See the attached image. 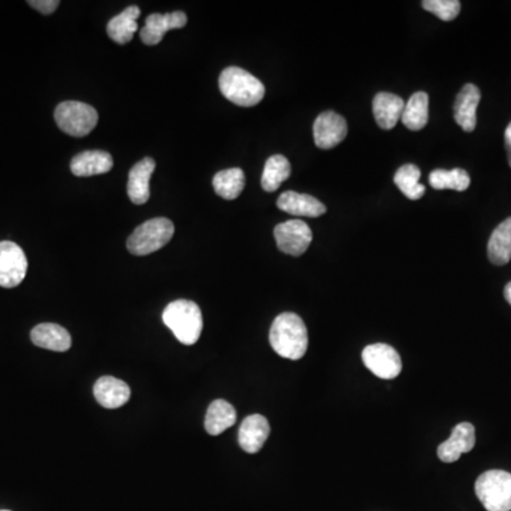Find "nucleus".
Wrapping results in <instances>:
<instances>
[{
    "mask_svg": "<svg viewBox=\"0 0 511 511\" xmlns=\"http://www.w3.org/2000/svg\"><path fill=\"white\" fill-rule=\"evenodd\" d=\"M112 166H114L112 157L105 151L81 152L71 159L70 164L71 172L81 178L107 174L112 171Z\"/></svg>",
    "mask_w": 511,
    "mask_h": 511,
    "instance_id": "19",
    "label": "nucleus"
},
{
    "mask_svg": "<svg viewBox=\"0 0 511 511\" xmlns=\"http://www.w3.org/2000/svg\"><path fill=\"white\" fill-rule=\"evenodd\" d=\"M141 11L139 6H130L122 13L112 17L108 22L107 33L115 43L127 44L134 38L135 31H139V19Z\"/></svg>",
    "mask_w": 511,
    "mask_h": 511,
    "instance_id": "22",
    "label": "nucleus"
},
{
    "mask_svg": "<svg viewBox=\"0 0 511 511\" xmlns=\"http://www.w3.org/2000/svg\"><path fill=\"white\" fill-rule=\"evenodd\" d=\"M223 97L239 107H255L264 97V85L259 78L240 67H228L219 77Z\"/></svg>",
    "mask_w": 511,
    "mask_h": 511,
    "instance_id": "3",
    "label": "nucleus"
},
{
    "mask_svg": "<svg viewBox=\"0 0 511 511\" xmlns=\"http://www.w3.org/2000/svg\"><path fill=\"white\" fill-rule=\"evenodd\" d=\"M480 90L478 85H466L459 91L456 102H454V121L458 122L459 127L466 132L474 131L478 124L479 103H480Z\"/></svg>",
    "mask_w": 511,
    "mask_h": 511,
    "instance_id": "14",
    "label": "nucleus"
},
{
    "mask_svg": "<svg viewBox=\"0 0 511 511\" xmlns=\"http://www.w3.org/2000/svg\"><path fill=\"white\" fill-rule=\"evenodd\" d=\"M235 408L223 399L213 400L212 404L209 405L208 412H206L205 429L209 435L218 436L223 434L226 429H229L236 422Z\"/></svg>",
    "mask_w": 511,
    "mask_h": 511,
    "instance_id": "23",
    "label": "nucleus"
},
{
    "mask_svg": "<svg viewBox=\"0 0 511 511\" xmlns=\"http://www.w3.org/2000/svg\"><path fill=\"white\" fill-rule=\"evenodd\" d=\"M277 208L289 215L300 218H318L327 212L326 205L318 199L306 193L287 191L277 199Z\"/></svg>",
    "mask_w": 511,
    "mask_h": 511,
    "instance_id": "13",
    "label": "nucleus"
},
{
    "mask_svg": "<svg viewBox=\"0 0 511 511\" xmlns=\"http://www.w3.org/2000/svg\"><path fill=\"white\" fill-rule=\"evenodd\" d=\"M505 144L506 151H507L508 164H510L511 166V122L508 124V127L506 128Z\"/></svg>",
    "mask_w": 511,
    "mask_h": 511,
    "instance_id": "31",
    "label": "nucleus"
},
{
    "mask_svg": "<svg viewBox=\"0 0 511 511\" xmlns=\"http://www.w3.org/2000/svg\"><path fill=\"white\" fill-rule=\"evenodd\" d=\"M175 232L174 223L166 218H155L139 226L128 238L127 247L135 256H148L168 245Z\"/></svg>",
    "mask_w": 511,
    "mask_h": 511,
    "instance_id": "4",
    "label": "nucleus"
},
{
    "mask_svg": "<svg viewBox=\"0 0 511 511\" xmlns=\"http://www.w3.org/2000/svg\"><path fill=\"white\" fill-rule=\"evenodd\" d=\"M274 239L282 253L299 257L307 252L313 242V232L306 222L293 219L274 228Z\"/></svg>",
    "mask_w": 511,
    "mask_h": 511,
    "instance_id": "8",
    "label": "nucleus"
},
{
    "mask_svg": "<svg viewBox=\"0 0 511 511\" xmlns=\"http://www.w3.org/2000/svg\"><path fill=\"white\" fill-rule=\"evenodd\" d=\"M270 435V424L263 415H250L240 425L239 444L246 453L262 451Z\"/></svg>",
    "mask_w": 511,
    "mask_h": 511,
    "instance_id": "16",
    "label": "nucleus"
},
{
    "mask_svg": "<svg viewBox=\"0 0 511 511\" xmlns=\"http://www.w3.org/2000/svg\"><path fill=\"white\" fill-rule=\"evenodd\" d=\"M245 172L240 168H230L220 171L213 176V188L220 198L233 201L245 189Z\"/></svg>",
    "mask_w": 511,
    "mask_h": 511,
    "instance_id": "25",
    "label": "nucleus"
},
{
    "mask_svg": "<svg viewBox=\"0 0 511 511\" xmlns=\"http://www.w3.org/2000/svg\"><path fill=\"white\" fill-rule=\"evenodd\" d=\"M314 142L321 149H331L345 139L348 125L344 117L334 112H324L314 121Z\"/></svg>",
    "mask_w": 511,
    "mask_h": 511,
    "instance_id": "10",
    "label": "nucleus"
},
{
    "mask_svg": "<svg viewBox=\"0 0 511 511\" xmlns=\"http://www.w3.org/2000/svg\"><path fill=\"white\" fill-rule=\"evenodd\" d=\"M94 397L102 407L117 409L130 400L131 390L124 381L118 378L102 377L95 382Z\"/></svg>",
    "mask_w": 511,
    "mask_h": 511,
    "instance_id": "17",
    "label": "nucleus"
},
{
    "mask_svg": "<svg viewBox=\"0 0 511 511\" xmlns=\"http://www.w3.org/2000/svg\"><path fill=\"white\" fill-rule=\"evenodd\" d=\"M31 336L34 345L40 346L44 350L58 351V353L70 350V334L58 324H39L31 330Z\"/></svg>",
    "mask_w": 511,
    "mask_h": 511,
    "instance_id": "20",
    "label": "nucleus"
},
{
    "mask_svg": "<svg viewBox=\"0 0 511 511\" xmlns=\"http://www.w3.org/2000/svg\"><path fill=\"white\" fill-rule=\"evenodd\" d=\"M27 4L33 9H36V11L40 12V13L51 14L53 12H56L60 2L58 0H31Z\"/></svg>",
    "mask_w": 511,
    "mask_h": 511,
    "instance_id": "30",
    "label": "nucleus"
},
{
    "mask_svg": "<svg viewBox=\"0 0 511 511\" xmlns=\"http://www.w3.org/2000/svg\"><path fill=\"white\" fill-rule=\"evenodd\" d=\"M291 174V166L289 159L282 155H273L266 161L263 169L262 188L266 192H274L280 188L282 182L289 179Z\"/></svg>",
    "mask_w": 511,
    "mask_h": 511,
    "instance_id": "26",
    "label": "nucleus"
},
{
    "mask_svg": "<svg viewBox=\"0 0 511 511\" xmlns=\"http://www.w3.org/2000/svg\"><path fill=\"white\" fill-rule=\"evenodd\" d=\"M54 118L61 131L78 139L90 134L98 122L95 108L80 102L61 103L54 112Z\"/></svg>",
    "mask_w": 511,
    "mask_h": 511,
    "instance_id": "6",
    "label": "nucleus"
},
{
    "mask_svg": "<svg viewBox=\"0 0 511 511\" xmlns=\"http://www.w3.org/2000/svg\"><path fill=\"white\" fill-rule=\"evenodd\" d=\"M0 511H11V510H0Z\"/></svg>",
    "mask_w": 511,
    "mask_h": 511,
    "instance_id": "33",
    "label": "nucleus"
},
{
    "mask_svg": "<svg viewBox=\"0 0 511 511\" xmlns=\"http://www.w3.org/2000/svg\"><path fill=\"white\" fill-rule=\"evenodd\" d=\"M27 259L23 249L16 243L0 242V287L13 289L26 277Z\"/></svg>",
    "mask_w": 511,
    "mask_h": 511,
    "instance_id": "9",
    "label": "nucleus"
},
{
    "mask_svg": "<svg viewBox=\"0 0 511 511\" xmlns=\"http://www.w3.org/2000/svg\"><path fill=\"white\" fill-rule=\"evenodd\" d=\"M269 340L273 350L280 357L301 360L309 348V333L303 318L294 313L280 314L273 321Z\"/></svg>",
    "mask_w": 511,
    "mask_h": 511,
    "instance_id": "1",
    "label": "nucleus"
},
{
    "mask_svg": "<svg viewBox=\"0 0 511 511\" xmlns=\"http://www.w3.org/2000/svg\"><path fill=\"white\" fill-rule=\"evenodd\" d=\"M162 319L179 343L193 345L203 330L202 311L189 300H176L164 309Z\"/></svg>",
    "mask_w": 511,
    "mask_h": 511,
    "instance_id": "2",
    "label": "nucleus"
},
{
    "mask_svg": "<svg viewBox=\"0 0 511 511\" xmlns=\"http://www.w3.org/2000/svg\"><path fill=\"white\" fill-rule=\"evenodd\" d=\"M363 361L365 367L381 380H394L402 371L399 354L387 344H372L363 348Z\"/></svg>",
    "mask_w": 511,
    "mask_h": 511,
    "instance_id": "7",
    "label": "nucleus"
},
{
    "mask_svg": "<svg viewBox=\"0 0 511 511\" xmlns=\"http://www.w3.org/2000/svg\"><path fill=\"white\" fill-rule=\"evenodd\" d=\"M505 297L507 300V303L511 306V282H507V286L505 287Z\"/></svg>",
    "mask_w": 511,
    "mask_h": 511,
    "instance_id": "32",
    "label": "nucleus"
},
{
    "mask_svg": "<svg viewBox=\"0 0 511 511\" xmlns=\"http://www.w3.org/2000/svg\"><path fill=\"white\" fill-rule=\"evenodd\" d=\"M400 121L404 122L410 131H421L422 128L426 127L429 121V97L426 93L419 91L409 98V102L405 104Z\"/></svg>",
    "mask_w": 511,
    "mask_h": 511,
    "instance_id": "24",
    "label": "nucleus"
},
{
    "mask_svg": "<svg viewBox=\"0 0 511 511\" xmlns=\"http://www.w3.org/2000/svg\"><path fill=\"white\" fill-rule=\"evenodd\" d=\"M429 184L436 191L452 189V191L463 192L471 186V176L462 168H454L452 171L435 169L429 175Z\"/></svg>",
    "mask_w": 511,
    "mask_h": 511,
    "instance_id": "28",
    "label": "nucleus"
},
{
    "mask_svg": "<svg viewBox=\"0 0 511 511\" xmlns=\"http://www.w3.org/2000/svg\"><path fill=\"white\" fill-rule=\"evenodd\" d=\"M488 256L496 266H505L511 260V216L493 230L488 245Z\"/></svg>",
    "mask_w": 511,
    "mask_h": 511,
    "instance_id": "21",
    "label": "nucleus"
},
{
    "mask_svg": "<svg viewBox=\"0 0 511 511\" xmlns=\"http://www.w3.org/2000/svg\"><path fill=\"white\" fill-rule=\"evenodd\" d=\"M155 164L154 159H141L132 166L128 175L127 192L128 196L131 199V202L135 205H144L148 202L149 199V179L154 174Z\"/></svg>",
    "mask_w": 511,
    "mask_h": 511,
    "instance_id": "15",
    "label": "nucleus"
},
{
    "mask_svg": "<svg viewBox=\"0 0 511 511\" xmlns=\"http://www.w3.org/2000/svg\"><path fill=\"white\" fill-rule=\"evenodd\" d=\"M188 23V17L184 12H172V13L149 14L145 22V27L141 31L142 43L147 46L159 44L166 36V31L174 29H182Z\"/></svg>",
    "mask_w": 511,
    "mask_h": 511,
    "instance_id": "12",
    "label": "nucleus"
},
{
    "mask_svg": "<svg viewBox=\"0 0 511 511\" xmlns=\"http://www.w3.org/2000/svg\"><path fill=\"white\" fill-rule=\"evenodd\" d=\"M421 176V169L414 164H407V166H400L395 174V185L408 199L417 201L425 195V191H426V188L419 182Z\"/></svg>",
    "mask_w": 511,
    "mask_h": 511,
    "instance_id": "27",
    "label": "nucleus"
},
{
    "mask_svg": "<svg viewBox=\"0 0 511 511\" xmlns=\"http://www.w3.org/2000/svg\"><path fill=\"white\" fill-rule=\"evenodd\" d=\"M476 496L488 511H511V473L489 471L474 485Z\"/></svg>",
    "mask_w": 511,
    "mask_h": 511,
    "instance_id": "5",
    "label": "nucleus"
},
{
    "mask_svg": "<svg viewBox=\"0 0 511 511\" xmlns=\"http://www.w3.org/2000/svg\"><path fill=\"white\" fill-rule=\"evenodd\" d=\"M425 11L436 14L441 21L452 22L461 13V2L459 0H424L422 2Z\"/></svg>",
    "mask_w": 511,
    "mask_h": 511,
    "instance_id": "29",
    "label": "nucleus"
},
{
    "mask_svg": "<svg viewBox=\"0 0 511 511\" xmlns=\"http://www.w3.org/2000/svg\"><path fill=\"white\" fill-rule=\"evenodd\" d=\"M404 108L405 102L399 95L390 94V93H378L373 97V117L377 120V124L387 131L392 130L398 124V121H400Z\"/></svg>",
    "mask_w": 511,
    "mask_h": 511,
    "instance_id": "18",
    "label": "nucleus"
},
{
    "mask_svg": "<svg viewBox=\"0 0 511 511\" xmlns=\"http://www.w3.org/2000/svg\"><path fill=\"white\" fill-rule=\"evenodd\" d=\"M476 444V431L469 422L456 425L451 437L437 447V456L444 463H453L461 459L462 454L473 451Z\"/></svg>",
    "mask_w": 511,
    "mask_h": 511,
    "instance_id": "11",
    "label": "nucleus"
}]
</instances>
